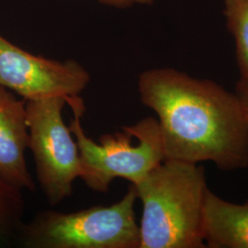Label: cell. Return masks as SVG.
I'll return each instance as SVG.
<instances>
[{
	"instance_id": "11",
	"label": "cell",
	"mask_w": 248,
	"mask_h": 248,
	"mask_svg": "<svg viewBox=\"0 0 248 248\" xmlns=\"http://www.w3.org/2000/svg\"><path fill=\"white\" fill-rule=\"evenodd\" d=\"M233 93L238 99L240 105L242 106L248 120V75L240 76Z\"/></svg>"
},
{
	"instance_id": "4",
	"label": "cell",
	"mask_w": 248,
	"mask_h": 248,
	"mask_svg": "<svg viewBox=\"0 0 248 248\" xmlns=\"http://www.w3.org/2000/svg\"><path fill=\"white\" fill-rule=\"evenodd\" d=\"M136 200L130 184L126 194L109 206L68 213L43 211L23 223L17 236L26 248H139Z\"/></svg>"
},
{
	"instance_id": "7",
	"label": "cell",
	"mask_w": 248,
	"mask_h": 248,
	"mask_svg": "<svg viewBox=\"0 0 248 248\" xmlns=\"http://www.w3.org/2000/svg\"><path fill=\"white\" fill-rule=\"evenodd\" d=\"M29 142L26 99L0 86V177L21 190L35 191L25 158Z\"/></svg>"
},
{
	"instance_id": "9",
	"label": "cell",
	"mask_w": 248,
	"mask_h": 248,
	"mask_svg": "<svg viewBox=\"0 0 248 248\" xmlns=\"http://www.w3.org/2000/svg\"><path fill=\"white\" fill-rule=\"evenodd\" d=\"M226 26L234 39L240 76L248 75V0H224Z\"/></svg>"
},
{
	"instance_id": "2",
	"label": "cell",
	"mask_w": 248,
	"mask_h": 248,
	"mask_svg": "<svg viewBox=\"0 0 248 248\" xmlns=\"http://www.w3.org/2000/svg\"><path fill=\"white\" fill-rule=\"evenodd\" d=\"M133 186L142 205L139 248H206L202 166L164 160Z\"/></svg>"
},
{
	"instance_id": "5",
	"label": "cell",
	"mask_w": 248,
	"mask_h": 248,
	"mask_svg": "<svg viewBox=\"0 0 248 248\" xmlns=\"http://www.w3.org/2000/svg\"><path fill=\"white\" fill-rule=\"evenodd\" d=\"M67 105L63 97L26 100L29 149L35 163L36 177L47 202L55 206L73 194L80 177L79 150L62 118Z\"/></svg>"
},
{
	"instance_id": "10",
	"label": "cell",
	"mask_w": 248,
	"mask_h": 248,
	"mask_svg": "<svg viewBox=\"0 0 248 248\" xmlns=\"http://www.w3.org/2000/svg\"><path fill=\"white\" fill-rule=\"evenodd\" d=\"M22 191L0 177V242L17 235L23 224L25 202Z\"/></svg>"
},
{
	"instance_id": "1",
	"label": "cell",
	"mask_w": 248,
	"mask_h": 248,
	"mask_svg": "<svg viewBox=\"0 0 248 248\" xmlns=\"http://www.w3.org/2000/svg\"><path fill=\"white\" fill-rule=\"evenodd\" d=\"M138 90L157 115L165 160L248 168V120L233 92L173 68L143 72Z\"/></svg>"
},
{
	"instance_id": "8",
	"label": "cell",
	"mask_w": 248,
	"mask_h": 248,
	"mask_svg": "<svg viewBox=\"0 0 248 248\" xmlns=\"http://www.w3.org/2000/svg\"><path fill=\"white\" fill-rule=\"evenodd\" d=\"M203 238L210 248H248V202L232 203L207 191Z\"/></svg>"
},
{
	"instance_id": "6",
	"label": "cell",
	"mask_w": 248,
	"mask_h": 248,
	"mask_svg": "<svg viewBox=\"0 0 248 248\" xmlns=\"http://www.w3.org/2000/svg\"><path fill=\"white\" fill-rule=\"evenodd\" d=\"M89 82L90 75L79 62L34 55L0 36V86L21 98L78 97Z\"/></svg>"
},
{
	"instance_id": "12",
	"label": "cell",
	"mask_w": 248,
	"mask_h": 248,
	"mask_svg": "<svg viewBox=\"0 0 248 248\" xmlns=\"http://www.w3.org/2000/svg\"><path fill=\"white\" fill-rule=\"evenodd\" d=\"M107 6L117 9L130 8L135 5H152L155 0H97Z\"/></svg>"
},
{
	"instance_id": "3",
	"label": "cell",
	"mask_w": 248,
	"mask_h": 248,
	"mask_svg": "<svg viewBox=\"0 0 248 248\" xmlns=\"http://www.w3.org/2000/svg\"><path fill=\"white\" fill-rule=\"evenodd\" d=\"M74 117L69 129L79 150V178L98 193H108L116 178L135 185L165 160L163 140L157 119L146 117L121 131L106 133L98 142L86 135L81 118L86 111L83 99L67 98Z\"/></svg>"
}]
</instances>
